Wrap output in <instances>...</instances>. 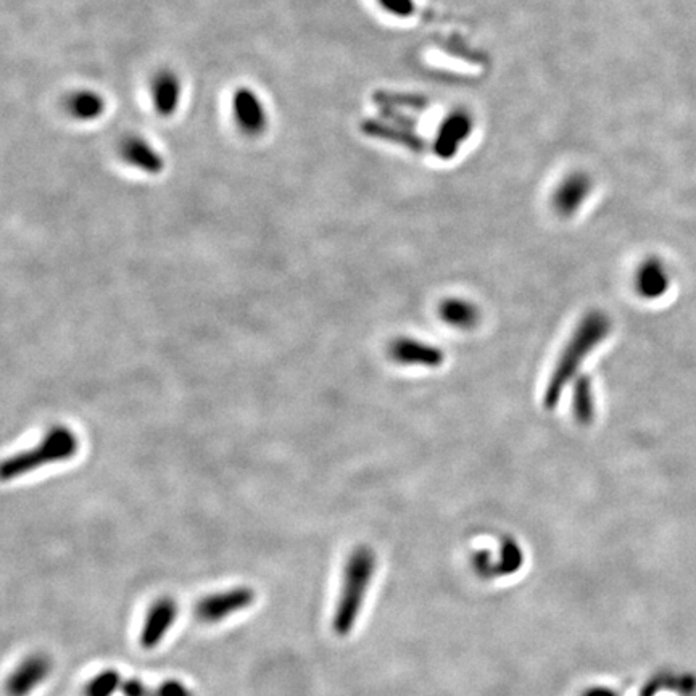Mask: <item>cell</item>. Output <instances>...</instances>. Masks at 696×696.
Here are the masks:
<instances>
[{
	"instance_id": "1",
	"label": "cell",
	"mask_w": 696,
	"mask_h": 696,
	"mask_svg": "<svg viewBox=\"0 0 696 696\" xmlns=\"http://www.w3.org/2000/svg\"><path fill=\"white\" fill-rule=\"evenodd\" d=\"M609 332H611V319L603 311H590L582 318L576 331L572 332L568 345L564 347L548 379L545 394H543L545 410L556 408L564 389L579 374L580 366L585 358L589 357L590 353L609 336Z\"/></svg>"
},
{
	"instance_id": "2",
	"label": "cell",
	"mask_w": 696,
	"mask_h": 696,
	"mask_svg": "<svg viewBox=\"0 0 696 696\" xmlns=\"http://www.w3.org/2000/svg\"><path fill=\"white\" fill-rule=\"evenodd\" d=\"M376 555L368 547H358L347 560L340 587L339 600L332 618V630L339 637H347L357 624L365 605L369 585L376 572Z\"/></svg>"
},
{
	"instance_id": "3",
	"label": "cell",
	"mask_w": 696,
	"mask_h": 696,
	"mask_svg": "<svg viewBox=\"0 0 696 696\" xmlns=\"http://www.w3.org/2000/svg\"><path fill=\"white\" fill-rule=\"evenodd\" d=\"M78 439L75 432L67 426L52 427L41 444L23 450L21 453L5 460L0 469L2 481H13L23 474L33 473L36 469L44 468L47 464L68 461L78 453Z\"/></svg>"
},
{
	"instance_id": "4",
	"label": "cell",
	"mask_w": 696,
	"mask_h": 696,
	"mask_svg": "<svg viewBox=\"0 0 696 696\" xmlns=\"http://www.w3.org/2000/svg\"><path fill=\"white\" fill-rule=\"evenodd\" d=\"M257 595L250 587H236L226 592L215 593L200 600L195 606V618L200 622L215 624L224 621L232 614L241 613L253 605Z\"/></svg>"
},
{
	"instance_id": "5",
	"label": "cell",
	"mask_w": 696,
	"mask_h": 696,
	"mask_svg": "<svg viewBox=\"0 0 696 696\" xmlns=\"http://www.w3.org/2000/svg\"><path fill=\"white\" fill-rule=\"evenodd\" d=\"M390 357L395 363L403 366H419V368H439L444 365L445 352L440 347L426 344L421 340L395 339L389 348Z\"/></svg>"
},
{
	"instance_id": "6",
	"label": "cell",
	"mask_w": 696,
	"mask_h": 696,
	"mask_svg": "<svg viewBox=\"0 0 696 696\" xmlns=\"http://www.w3.org/2000/svg\"><path fill=\"white\" fill-rule=\"evenodd\" d=\"M176 618H178V603L173 598L163 597L155 601L142 626L141 638H139L141 647L144 650L157 648L170 632Z\"/></svg>"
},
{
	"instance_id": "7",
	"label": "cell",
	"mask_w": 696,
	"mask_h": 696,
	"mask_svg": "<svg viewBox=\"0 0 696 696\" xmlns=\"http://www.w3.org/2000/svg\"><path fill=\"white\" fill-rule=\"evenodd\" d=\"M232 110L237 125L247 134H260L268 125V113H266L263 100L257 92L250 87H239L232 97Z\"/></svg>"
},
{
	"instance_id": "8",
	"label": "cell",
	"mask_w": 696,
	"mask_h": 696,
	"mask_svg": "<svg viewBox=\"0 0 696 696\" xmlns=\"http://www.w3.org/2000/svg\"><path fill=\"white\" fill-rule=\"evenodd\" d=\"M50 669H52V663L49 656H29L10 676L7 682V693L10 696H28L34 688L47 679Z\"/></svg>"
},
{
	"instance_id": "9",
	"label": "cell",
	"mask_w": 696,
	"mask_h": 696,
	"mask_svg": "<svg viewBox=\"0 0 696 696\" xmlns=\"http://www.w3.org/2000/svg\"><path fill=\"white\" fill-rule=\"evenodd\" d=\"M121 158L129 166H133L142 173L152 174V176L165 170V160H163L162 154L142 137L134 136L126 139L121 145Z\"/></svg>"
},
{
	"instance_id": "10",
	"label": "cell",
	"mask_w": 696,
	"mask_h": 696,
	"mask_svg": "<svg viewBox=\"0 0 696 696\" xmlns=\"http://www.w3.org/2000/svg\"><path fill=\"white\" fill-rule=\"evenodd\" d=\"M150 97L158 115L171 116L181 100V81L173 71H160L150 84Z\"/></svg>"
},
{
	"instance_id": "11",
	"label": "cell",
	"mask_w": 696,
	"mask_h": 696,
	"mask_svg": "<svg viewBox=\"0 0 696 696\" xmlns=\"http://www.w3.org/2000/svg\"><path fill=\"white\" fill-rule=\"evenodd\" d=\"M590 179L584 174H572L556 191L555 208L561 216H571L582 207V203L589 197Z\"/></svg>"
},
{
	"instance_id": "12",
	"label": "cell",
	"mask_w": 696,
	"mask_h": 696,
	"mask_svg": "<svg viewBox=\"0 0 696 696\" xmlns=\"http://www.w3.org/2000/svg\"><path fill=\"white\" fill-rule=\"evenodd\" d=\"M638 294L643 299L655 300L663 297L669 289V274L661 261L656 258L643 261L638 268L637 279Z\"/></svg>"
},
{
	"instance_id": "13",
	"label": "cell",
	"mask_w": 696,
	"mask_h": 696,
	"mask_svg": "<svg viewBox=\"0 0 696 696\" xmlns=\"http://www.w3.org/2000/svg\"><path fill=\"white\" fill-rule=\"evenodd\" d=\"M440 318L444 319L448 326L461 331H469L476 328L481 321V311L473 302L463 299H447L439 308Z\"/></svg>"
},
{
	"instance_id": "14",
	"label": "cell",
	"mask_w": 696,
	"mask_h": 696,
	"mask_svg": "<svg viewBox=\"0 0 696 696\" xmlns=\"http://www.w3.org/2000/svg\"><path fill=\"white\" fill-rule=\"evenodd\" d=\"M572 410L577 421L584 426H589L595 419L597 413V402H595V390H593L592 379L589 376L577 377L572 390Z\"/></svg>"
},
{
	"instance_id": "15",
	"label": "cell",
	"mask_w": 696,
	"mask_h": 696,
	"mask_svg": "<svg viewBox=\"0 0 696 696\" xmlns=\"http://www.w3.org/2000/svg\"><path fill=\"white\" fill-rule=\"evenodd\" d=\"M67 108L76 120L94 121L105 112V100L97 92L84 89V91L71 94Z\"/></svg>"
},
{
	"instance_id": "16",
	"label": "cell",
	"mask_w": 696,
	"mask_h": 696,
	"mask_svg": "<svg viewBox=\"0 0 696 696\" xmlns=\"http://www.w3.org/2000/svg\"><path fill=\"white\" fill-rule=\"evenodd\" d=\"M123 679L115 669H107L100 672L94 679L86 685L84 695L86 696H113L118 688H121Z\"/></svg>"
},
{
	"instance_id": "17",
	"label": "cell",
	"mask_w": 696,
	"mask_h": 696,
	"mask_svg": "<svg viewBox=\"0 0 696 696\" xmlns=\"http://www.w3.org/2000/svg\"><path fill=\"white\" fill-rule=\"evenodd\" d=\"M154 696H194V693L179 680H165L154 688Z\"/></svg>"
},
{
	"instance_id": "18",
	"label": "cell",
	"mask_w": 696,
	"mask_h": 696,
	"mask_svg": "<svg viewBox=\"0 0 696 696\" xmlns=\"http://www.w3.org/2000/svg\"><path fill=\"white\" fill-rule=\"evenodd\" d=\"M120 690L125 696H154V688L137 679L123 680Z\"/></svg>"
}]
</instances>
